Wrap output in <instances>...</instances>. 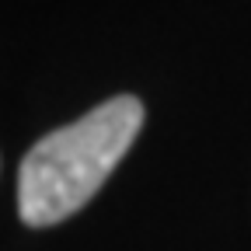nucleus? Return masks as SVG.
<instances>
[{
    "label": "nucleus",
    "instance_id": "1",
    "mask_svg": "<svg viewBox=\"0 0 251 251\" xmlns=\"http://www.w3.org/2000/svg\"><path fill=\"white\" fill-rule=\"evenodd\" d=\"M143 126L133 94L91 108L84 119L52 129L25 153L18 171V209L28 227H52L94 199Z\"/></svg>",
    "mask_w": 251,
    "mask_h": 251
}]
</instances>
